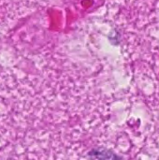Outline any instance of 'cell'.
I'll use <instances>...</instances> for the list:
<instances>
[{
	"label": "cell",
	"instance_id": "cell-1",
	"mask_svg": "<svg viewBox=\"0 0 159 160\" xmlns=\"http://www.w3.org/2000/svg\"><path fill=\"white\" fill-rule=\"evenodd\" d=\"M90 158L91 160H121L113 153H111L109 151H103V150H97L92 152L90 155Z\"/></svg>",
	"mask_w": 159,
	"mask_h": 160
}]
</instances>
